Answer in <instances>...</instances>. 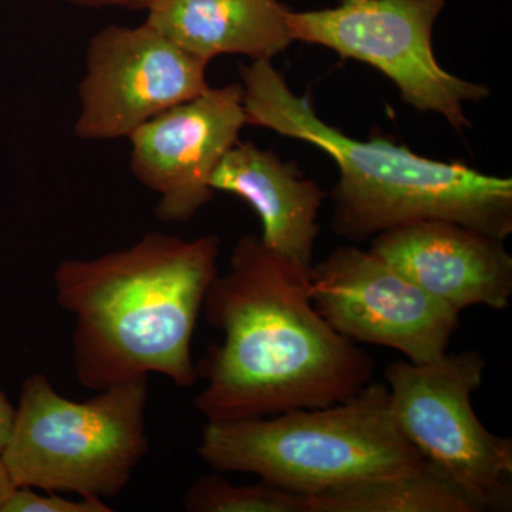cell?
I'll list each match as a JSON object with an SVG mask.
<instances>
[{
    "label": "cell",
    "instance_id": "cell-1",
    "mask_svg": "<svg viewBox=\"0 0 512 512\" xmlns=\"http://www.w3.org/2000/svg\"><path fill=\"white\" fill-rule=\"evenodd\" d=\"M202 313L222 335L195 365L205 382L195 407L207 421L318 409L372 382V356L313 305L309 269L256 235L239 239L228 271L212 281Z\"/></svg>",
    "mask_w": 512,
    "mask_h": 512
},
{
    "label": "cell",
    "instance_id": "cell-2",
    "mask_svg": "<svg viewBox=\"0 0 512 512\" xmlns=\"http://www.w3.org/2000/svg\"><path fill=\"white\" fill-rule=\"evenodd\" d=\"M221 239L148 232L136 244L94 259H67L53 282L74 316V369L86 389L167 377L192 387L191 342L218 272Z\"/></svg>",
    "mask_w": 512,
    "mask_h": 512
},
{
    "label": "cell",
    "instance_id": "cell-3",
    "mask_svg": "<svg viewBox=\"0 0 512 512\" xmlns=\"http://www.w3.org/2000/svg\"><path fill=\"white\" fill-rule=\"evenodd\" d=\"M248 126L318 147L339 168L332 228L352 242L410 222L446 220L495 238L512 232V180L461 163L431 160L386 138L357 140L320 119L271 60L239 66Z\"/></svg>",
    "mask_w": 512,
    "mask_h": 512
},
{
    "label": "cell",
    "instance_id": "cell-4",
    "mask_svg": "<svg viewBox=\"0 0 512 512\" xmlns=\"http://www.w3.org/2000/svg\"><path fill=\"white\" fill-rule=\"evenodd\" d=\"M198 456L218 473L254 474L306 497L424 460L397 426L386 384L376 382L318 409L207 421Z\"/></svg>",
    "mask_w": 512,
    "mask_h": 512
},
{
    "label": "cell",
    "instance_id": "cell-5",
    "mask_svg": "<svg viewBox=\"0 0 512 512\" xmlns=\"http://www.w3.org/2000/svg\"><path fill=\"white\" fill-rule=\"evenodd\" d=\"M147 386L144 377L74 402L45 375L28 377L0 454L12 484L101 500L123 493L148 451Z\"/></svg>",
    "mask_w": 512,
    "mask_h": 512
},
{
    "label": "cell",
    "instance_id": "cell-6",
    "mask_svg": "<svg viewBox=\"0 0 512 512\" xmlns=\"http://www.w3.org/2000/svg\"><path fill=\"white\" fill-rule=\"evenodd\" d=\"M487 362L474 350L430 363L394 362L384 370L390 407L406 439L473 495L484 512L512 507V440L478 419L473 394Z\"/></svg>",
    "mask_w": 512,
    "mask_h": 512
},
{
    "label": "cell",
    "instance_id": "cell-7",
    "mask_svg": "<svg viewBox=\"0 0 512 512\" xmlns=\"http://www.w3.org/2000/svg\"><path fill=\"white\" fill-rule=\"evenodd\" d=\"M446 0H339L333 8L289 12L293 42L326 47L386 74L404 103L436 113L458 133L470 130L464 103L490 90L441 67L433 28Z\"/></svg>",
    "mask_w": 512,
    "mask_h": 512
},
{
    "label": "cell",
    "instance_id": "cell-8",
    "mask_svg": "<svg viewBox=\"0 0 512 512\" xmlns=\"http://www.w3.org/2000/svg\"><path fill=\"white\" fill-rule=\"evenodd\" d=\"M313 305L353 342L397 350L412 363L448 352L460 313L370 251L342 247L309 269Z\"/></svg>",
    "mask_w": 512,
    "mask_h": 512
},
{
    "label": "cell",
    "instance_id": "cell-9",
    "mask_svg": "<svg viewBox=\"0 0 512 512\" xmlns=\"http://www.w3.org/2000/svg\"><path fill=\"white\" fill-rule=\"evenodd\" d=\"M74 134L86 141L128 138L163 111L210 89L207 63L150 23L110 25L87 47Z\"/></svg>",
    "mask_w": 512,
    "mask_h": 512
},
{
    "label": "cell",
    "instance_id": "cell-10",
    "mask_svg": "<svg viewBox=\"0 0 512 512\" xmlns=\"http://www.w3.org/2000/svg\"><path fill=\"white\" fill-rule=\"evenodd\" d=\"M245 126L241 84H229L210 87L131 133L130 170L158 195V220L190 221L214 200L211 175Z\"/></svg>",
    "mask_w": 512,
    "mask_h": 512
},
{
    "label": "cell",
    "instance_id": "cell-11",
    "mask_svg": "<svg viewBox=\"0 0 512 512\" xmlns=\"http://www.w3.org/2000/svg\"><path fill=\"white\" fill-rule=\"evenodd\" d=\"M370 252L454 312L510 305L512 256L504 239L453 221L423 220L380 232Z\"/></svg>",
    "mask_w": 512,
    "mask_h": 512
},
{
    "label": "cell",
    "instance_id": "cell-12",
    "mask_svg": "<svg viewBox=\"0 0 512 512\" xmlns=\"http://www.w3.org/2000/svg\"><path fill=\"white\" fill-rule=\"evenodd\" d=\"M210 185L251 205L261 220L259 238L265 247L311 269L326 194L295 161L282 160L251 141H238L218 163Z\"/></svg>",
    "mask_w": 512,
    "mask_h": 512
},
{
    "label": "cell",
    "instance_id": "cell-13",
    "mask_svg": "<svg viewBox=\"0 0 512 512\" xmlns=\"http://www.w3.org/2000/svg\"><path fill=\"white\" fill-rule=\"evenodd\" d=\"M147 10V23L207 64L220 55L272 60L293 43L281 0H156Z\"/></svg>",
    "mask_w": 512,
    "mask_h": 512
},
{
    "label": "cell",
    "instance_id": "cell-14",
    "mask_svg": "<svg viewBox=\"0 0 512 512\" xmlns=\"http://www.w3.org/2000/svg\"><path fill=\"white\" fill-rule=\"evenodd\" d=\"M309 512H484L446 471L424 458L416 466L308 495Z\"/></svg>",
    "mask_w": 512,
    "mask_h": 512
},
{
    "label": "cell",
    "instance_id": "cell-15",
    "mask_svg": "<svg viewBox=\"0 0 512 512\" xmlns=\"http://www.w3.org/2000/svg\"><path fill=\"white\" fill-rule=\"evenodd\" d=\"M184 508L188 512H309L306 495L264 480L235 485L218 471L191 484Z\"/></svg>",
    "mask_w": 512,
    "mask_h": 512
},
{
    "label": "cell",
    "instance_id": "cell-16",
    "mask_svg": "<svg viewBox=\"0 0 512 512\" xmlns=\"http://www.w3.org/2000/svg\"><path fill=\"white\" fill-rule=\"evenodd\" d=\"M37 493L35 488L15 487L0 505V512H111L101 498L80 497L79 500L57 495L53 491Z\"/></svg>",
    "mask_w": 512,
    "mask_h": 512
},
{
    "label": "cell",
    "instance_id": "cell-17",
    "mask_svg": "<svg viewBox=\"0 0 512 512\" xmlns=\"http://www.w3.org/2000/svg\"><path fill=\"white\" fill-rule=\"evenodd\" d=\"M83 8L148 9L156 0H60Z\"/></svg>",
    "mask_w": 512,
    "mask_h": 512
},
{
    "label": "cell",
    "instance_id": "cell-18",
    "mask_svg": "<svg viewBox=\"0 0 512 512\" xmlns=\"http://www.w3.org/2000/svg\"><path fill=\"white\" fill-rule=\"evenodd\" d=\"M13 419H15V406H12L6 394L0 389V454L8 441Z\"/></svg>",
    "mask_w": 512,
    "mask_h": 512
},
{
    "label": "cell",
    "instance_id": "cell-19",
    "mask_svg": "<svg viewBox=\"0 0 512 512\" xmlns=\"http://www.w3.org/2000/svg\"><path fill=\"white\" fill-rule=\"evenodd\" d=\"M15 488V485L12 484L8 474H6L5 468H3L2 463H0V505L3 504V501L6 500L10 491Z\"/></svg>",
    "mask_w": 512,
    "mask_h": 512
}]
</instances>
